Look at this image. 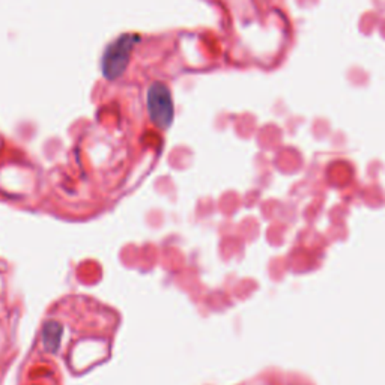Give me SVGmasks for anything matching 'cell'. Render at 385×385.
Returning <instances> with one entry per match:
<instances>
[{"instance_id":"cell-1","label":"cell","mask_w":385,"mask_h":385,"mask_svg":"<svg viewBox=\"0 0 385 385\" xmlns=\"http://www.w3.org/2000/svg\"><path fill=\"white\" fill-rule=\"evenodd\" d=\"M147 109L151 121L158 128H167L174 119V103L166 85L154 83L147 91Z\"/></svg>"},{"instance_id":"cell-2","label":"cell","mask_w":385,"mask_h":385,"mask_svg":"<svg viewBox=\"0 0 385 385\" xmlns=\"http://www.w3.org/2000/svg\"><path fill=\"white\" fill-rule=\"evenodd\" d=\"M131 45H133V39L131 38H122L116 43L113 44V47L109 48V52L105 53L104 57V74L109 79H116L119 77L122 71H124V67L119 59H122L127 65L128 62V54L131 52Z\"/></svg>"},{"instance_id":"cell-3","label":"cell","mask_w":385,"mask_h":385,"mask_svg":"<svg viewBox=\"0 0 385 385\" xmlns=\"http://www.w3.org/2000/svg\"><path fill=\"white\" fill-rule=\"evenodd\" d=\"M62 334H63V329L59 322L47 321L43 329V345H44L45 351L52 352V354L57 352V349H59V346H61Z\"/></svg>"}]
</instances>
